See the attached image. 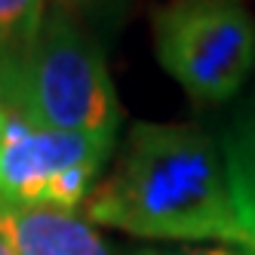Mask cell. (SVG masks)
Returning <instances> with one entry per match:
<instances>
[{"instance_id":"1","label":"cell","mask_w":255,"mask_h":255,"mask_svg":"<svg viewBox=\"0 0 255 255\" xmlns=\"http://www.w3.org/2000/svg\"><path fill=\"white\" fill-rule=\"evenodd\" d=\"M83 218L148 240L222 243L255 252V200L228 144L185 123H135Z\"/></svg>"},{"instance_id":"2","label":"cell","mask_w":255,"mask_h":255,"mask_svg":"<svg viewBox=\"0 0 255 255\" xmlns=\"http://www.w3.org/2000/svg\"><path fill=\"white\" fill-rule=\"evenodd\" d=\"M0 102L34 123L117 138L120 102L99 46L62 12H46L25 59L0 80Z\"/></svg>"},{"instance_id":"3","label":"cell","mask_w":255,"mask_h":255,"mask_svg":"<svg viewBox=\"0 0 255 255\" xmlns=\"http://www.w3.org/2000/svg\"><path fill=\"white\" fill-rule=\"evenodd\" d=\"M154 52L194 102H228L255 68L246 0H169L154 15Z\"/></svg>"},{"instance_id":"4","label":"cell","mask_w":255,"mask_h":255,"mask_svg":"<svg viewBox=\"0 0 255 255\" xmlns=\"http://www.w3.org/2000/svg\"><path fill=\"white\" fill-rule=\"evenodd\" d=\"M114 141L34 123L6 108L0 120V197L25 206L83 209Z\"/></svg>"},{"instance_id":"5","label":"cell","mask_w":255,"mask_h":255,"mask_svg":"<svg viewBox=\"0 0 255 255\" xmlns=\"http://www.w3.org/2000/svg\"><path fill=\"white\" fill-rule=\"evenodd\" d=\"M0 240L12 255H114L108 240L77 212L25 206L0 197Z\"/></svg>"},{"instance_id":"6","label":"cell","mask_w":255,"mask_h":255,"mask_svg":"<svg viewBox=\"0 0 255 255\" xmlns=\"http://www.w3.org/2000/svg\"><path fill=\"white\" fill-rule=\"evenodd\" d=\"M46 19V0H0V80L25 59Z\"/></svg>"},{"instance_id":"7","label":"cell","mask_w":255,"mask_h":255,"mask_svg":"<svg viewBox=\"0 0 255 255\" xmlns=\"http://www.w3.org/2000/svg\"><path fill=\"white\" fill-rule=\"evenodd\" d=\"M228 148L234 154V163H237V169H240V178H243L249 197L255 200V120L243 135L228 141Z\"/></svg>"},{"instance_id":"8","label":"cell","mask_w":255,"mask_h":255,"mask_svg":"<svg viewBox=\"0 0 255 255\" xmlns=\"http://www.w3.org/2000/svg\"><path fill=\"white\" fill-rule=\"evenodd\" d=\"M163 255H255V252H249V249H237V246L212 243V246H188V249H175V252H163Z\"/></svg>"},{"instance_id":"9","label":"cell","mask_w":255,"mask_h":255,"mask_svg":"<svg viewBox=\"0 0 255 255\" xmlns=\"http://www.w3.org/2000/svg\"><path fill=\"white\" fill-rule=\"evenodd\" d=\"M0 255H12V249H9V246H6L3 240H0Z\"/></svg>"},{"instance_id":"10","label":"cell","mask_w":255,"mask_h":255,"mask_svg":"<svg viewBox=\"0 0 255 255\" xmlns=\"http://www.w3.org/2000/svg\"><path fill=\"white\" fill-rule=\"evenodd\" d=\"M3 114H6V108H3V102H0V120H3Z\"/></svg>"}]
</instances>
